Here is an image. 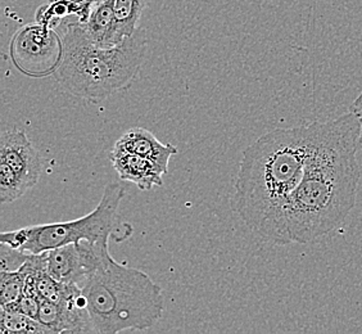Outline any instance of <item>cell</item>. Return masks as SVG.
<instances>
[{"mask_svg": "<svg viewBox=\"0 0 362 334\" xmlns=\"http://www.w3.org/2000/svg\"><path fill=\"white\" fill-rule=\"evenodd\" d=\"M360 134V121L352 111L314 122L305 175L286 207V243L316 242L341 226L355 209L361 179Z\"/></svg>", "mask_w": 362, "mask_h": 334, "instance_id": "cell-1", "label": "cell"}, {"mask_svg": "<svg viewBox=\"0 0 362 334\" xmlns=\"http://www.w3.org/2000/svg\"><path fill=\"white\" fill-rule=\"evenodd\" d=\"M314 122L274 129L244 149L231 209L266 242L286 246V212L305 175Z\"/></svg>", "mask_w": 362, "mask_h": 334, "instance_id": "cell-2", "label": "cell"}, {"mask_svg": "<svg viewBox=\"0 0 362 334\" xmlns=\"http://www.w3.org/2000/svg\"><path fill=\"white\" fill-rule=\"evenodd\" d=\"M62 57L54 75L61 91L89 102L105 100L127 89L138 76L146 52L144 28L113 48L91 40L83 23L71 20L61 28Z\"/></svg>", "mask_w": 362, "mask_h": 334, "instance_id": "cell-3", "label": "cell"}, {"mask_svg": "<svg viewBox=\"0 0 362 334\" xmlns=\"http://www.w3.org/2000/svg\"><path fill=\"white\" fill-rule=\"evenodd\" d=\"M94 333L146 330L165 313V297L146 272L108 256L83 287Z\"/></svg>", "mask_w": 362, "mask_h": 334, "instance_id": "cell-4", "label": "cell"}, {"mask_svg": "<svg viewBox=\"0 0 362 334\" xmlns=\"http://www.w3.org/2000/svg\"><path fill=\"white\" fill-rule=\"evenodd\" d=\"M125 197L121 183H110L103 189L100 202L90 214L72 221L40 224L28 228L6 231L0 243L12 248L39 255L66 244L89 241L91 243L108 244L117 223L119 203Z\"/></svg>", "mask_w": 362, "mask_h": 334, "instance_id": "cell-5", "label": "cell"}, {"mask_svg": "<svg viewBox=\"0 0 362 334\" xmlns=\"http://www.w3.org/2000/svg\"><path fill=\"white\" fill-rule=\"evenodd\" d=\"M17 67L28 75L45 74L58 66L62 57V39L56 30L40 23L18 30L11 45Z\"/></svg>", "mask_w": 362, "mask_h": 334, "instance_id": "cell-6", "label": "cell"}, {"mask_svg": "<svg viewBox=\"0 0 362 334\" xmlns=\"http://www.w3.org/2000/svg\"><path fill=\"white\" fill-rule=\"evenodd\" d=\"M110 255L108 244L81 241L47 250V270L64 284L84 287Z\"/></svg>", "mask_w": 362, "mask_h": 334, "instance_id": "cell-7", "label": "cell"}, {"mask_svg": "<svg viewBox=\"0 0 362 334\" xmlns=\"http://www.w3.org/2000/svg\"><path fill=\"white\" fill-rule=\"evenodd\" d=\"M0 161L13 170L26 189L35 187L42 171V156L21 130H6L0 138Z\"/></svg>", "mask_w": 362, "mask_h": 334, "instance_id": "cell-8", "label": "cell"}, {"mask_svg": "<svg viewBox=\"0 0 362 334\" xmlns=\"http://www.w3.org/2000/svg\"><path fill=\"white\" fill-rule=\"evenodd\" d=\"M110 160L119 179L135 184L140 190H151L153 187L163 185V175L157 163L139 154L112 148Z\"/></svg>", "mask_w": 362, "mask_h": 334, "instance_id": "cell-9", "label": "cell"}, {"mask_svg": "<svg viewBox=\"0 0 362 334\" xmlns=\"http://www.w3.org/2000/svg\"><path fill=\"white\" fill-rule=\"evenodd\" d=\"M113 146L153 161L165 174L168 173V162L171 157L177 154L176 146L170 143H160L153 132L143 127L129 129Z\"/></svg>", "mask_w": 362, "mask_h": 334, "instance_id": "cell-10", "label": "cell"}, {"mask_svg": "<svg viewBox=\"0 0 362 334\" xmlns=\"http://www.w3.org/2000/svg\"><path fill=\"white\" fill-rule=\"evenodd\" d=\"M83 26L91 40L103 48H113L124 42L115 17V0H99Z\"/></svg>", "mask_w": 362, "mask_h": 334, "instance_id": "cell-11", "label": "cell"}, {"mask_svg": "<svg viewBox=\"0 0 362 334\" xmlns=\"http://www.w3.org/2000/svg\"><path fill=\"white\" fill-rule=\"evenodd\" d=\"M149 0H115V17L119 34L124 40L138 30L140 17Z\"/></svg>", "mask_w": 362, "mask_h": 334, "instance_id": "cell-12", "label": "cell"}, {"mask_svg": "<svg viewBox=\"0 0 362 334\" xmlns=\"http://www.w3.org/2000/svg\"><path fill=\"white\" fill-rule=\"evenodd\" d=\"M0 332L3 334H53L40 321L30 318L18 310L0 311Z\"/></svg>", "mask_w": 362, "mask_h": 334, "instance_id": "cell-13", "label": "cell"}, {"mask_svg": "<svg viewBox=\"0 0 362 334\" xmlns=\"http://www.w3.org/2000/svg\"><path fill=\"white\" fill-rule=\"evenodd\" d=\"M28 272V261L16 272H0V306L11 307L18 302L25 291Z\"/></svg>", "mask_w": 362, "mask_h": 334, "instance_id": "cell-14", "label": "cell"}, {"mask_svg": "<svg viewBox=\"0 0 362 334\" xmlns=\"http://www.w3.org/2000/svg\"><path fill=\"white\" fill-rule=\"evenodd\" d=\"M28 192L23 183L6 162L0 161V201L1 203L14 202Z\"/></svg>", "mask_w": 362, "mask_h": 334, "instance_id": "cell-15", "label": "cell"}, {"mask_svg": "<svg viewBox=\"0 0 362 334\" xmlns=\"http://www.w3.org/2000/svg\"><path fill=\"white\" fill-rule=\"evenodd\" d=\"M31 253L0 243V272H16L21 269Z\"/></svg>", "mask_w": 362, "mask_h": 334, "instance_id": "cell-16", "label": "cell"}, {"mask_svg": "<svg viewBox=\"0 0 362 334\" xmlns=\"http://www.w3.org/2000/svg\"><path fill=\"white\" fill-rule=\"evenodd\" d=\"M37 321L48 327L53 333H61L62 313L58 304L50 302L48 299H40V311Z\"/></svg>", "mask_w": 362, "mask_h": 334, "instance_id": "cell-17", "label": "cell"}, {"mask_svg": "<svg viewBox=\"0 0 362 334\" xmlns=\"http://www.w3.org/2000/svg\"><path fill=\"white\" fill-rule=\"evenodd\" d=\"M1 309L18 310L30 318L37 321L39 311H40V297L34 296V294H22L21 299H18V302L16 305L11 307H1Z\"/></svg>", "mask_w": 362, "mask_h": 334, "instance_id": "cell-18", "label": "cell"}, {"mask_svg": "<svg viewBox=\"0 0 362 334\" xmlns=\"http://www.w3.org/2000/svg\"><path fill=\"white\" fill-rule=\"evenodd\" d=\"M351 111L355 113L357 119L360 121V126H361V134H360V143L362 146V91L358 94V97L356 98L355 102L351 105Z\"/></svg>", "mask_w": 362, "mask_h": 334, "instance_id": "cell-19", "label": "cell"}, {"mask_svg": "<svg viewBox=\"0 0 362 334\" xmlns=\"http://www.w3.org/2000/svg\"><path fill=\"white\" fill-rule=\"evenodd\" d=\"M48 1H50V0H48Z\"/></svg>", "mask_w": 362, "mask_h": 334, "instance_id": "cell-20", "label": "cell"}]
</instances>
